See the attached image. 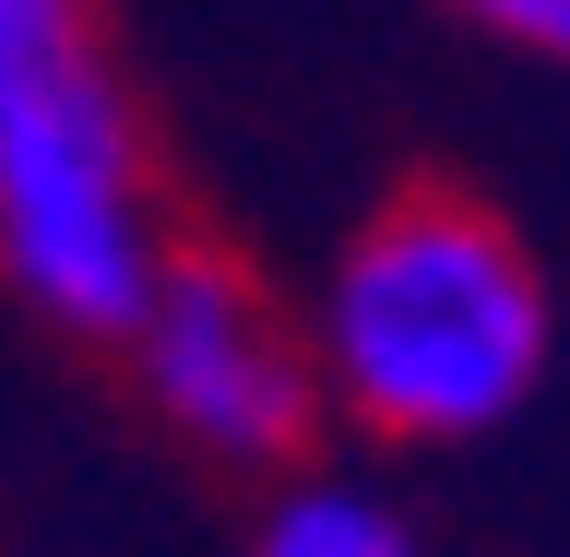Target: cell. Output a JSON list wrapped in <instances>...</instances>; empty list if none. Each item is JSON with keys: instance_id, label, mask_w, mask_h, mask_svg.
<instances>
[{"instance_id": "cell-1", "label": "cell", "mask_w": 570, "mask_h": 557, "mask_svg": "<svg viewBox=\"0 0 570 557\" xmlns=\"http://www.w3.org/2000/svg\"><path fill=\"white\" fill-rule=\"evenodd\" d=\"M321 416L381 451H475L559 368L547 261L475 190H392L333 238L309 309Z\"/></svg>"}, {"instance_id": "cell-2", "label": "cell", "mask_w": 570, "mask_h": 557, "mask_svg": "<svg viewBox=\"0 0 570 557\" xmlns=\"http://www.w3.org/2000/svg\"><path fill=\"white\" fill-rule=\"evenodd\" d=\"M167 249V155L107 0H0V297L119 345Z\"/></svg>"}, {"instance_id": "cell-3", "label": "cell", "mask_w": 570, "mask_h": 557, "mask_svg": "<svg viewBox=\"0 0 570 557\" xmlns=\"http://www.w3.org/2000/svg\"><path fill=\"white\" fill-rule=\"evenodd\" d=\"M107 356L190 462H226V475H297L309 462V427H321L309 332L249 261L178 238Z\"/></svg>"}, {"instance_id": "cell-4", "label": "cell", "mask_w": 570, "mask_h": 557, "mask_svg": "<svg viewBox=\"0 0 570 557\" xmlns=\"http://www.w3.org/2000/svg\"><path fill=\"white\" fill-rule=\"evenodd\" d=\"M238 557H428V523L381 475H321L309 462V475H274Z\"/></svg>"}, {"instance_id": "cell-5", "label": "cell", "mask_w": 570, "mask_h": 557, "mask_svg": "<svg viewBox=\"0 0 570 557\" xmlns=\"http://www.w3.org/2000/svg\"><path fill=\"white\" fill-rule=\"evenodd\" d=\"M463 36H488V48H511V60L534 71H570V0H440Z\"/></svg>"}]
</instances>
